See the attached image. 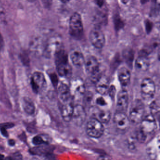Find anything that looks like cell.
I'll return each instance as SVG.
<instances>
[{
    "label": "cell",
    "instance_id": "cell-1",
    "mask_svg": "<svg viewBox=\"0 0 160 160\" xmlns=\"http://www.w3.org/2000/svg\"><path fill=\"white\" fill-rule=\"evenodd\" d=\"M137 133V138L140 143H145L151 135L155 132L157 128V122L152 115L145 116L141 122Z\"/></svg>",
    "mask_w": 160,
    "mask_h": 160
},
{
    "label": "cell",
    "instance_id": "cell-2",
    "mask_svg": "<svg viewBox=\"0 0 160 160\" xmlns=\"http://www.w3.org/2000/svg\"><path fill=\"white\" fill-rule=\"evenodd\" d=\"M55 63L58 73L61 77H68L72 75V69L68 62V57L64 50L60 49L55 55Z\"/></svg>",
    "mask_w": 160,
    "mask_h": 160
},
{
    "label": "cell",
    "instance_id": "cell-3",
    "mask_svg": "<svg viewBox=\"0 0 160 160\" xmlns=\"http://www.w3.org/2000/svg\"><path fill=\"white\" fill-rule=\"evenodd\" d=\"M145 106L142 101L137 99L133 101L130 110L129 119L135 124L140 123L145 117Z\"/></svg>",
    "mask_w": 160,
    "mask_h": 160
},
{
    "label": "cell",
    "instance_id": "cell-4",
    "mask_svg": "<svg viewBox=\"0 0 160 160\" xmlns=\"http://www.w3.org/2000/svg\"><path fill=\"white\" fill-rule=\"evenodd\" d=\"M70 33L75 38H79L83 33V25L81 16L78 13L75 12L70 18Z\"/></svg>",
    "mask_w": 160,
    "mask_h": 160
},
{
    "label": "cell",
    "instance_id": "cell-5",
    "mask_svg": "<svg viewBox=\"0 0 160 160\" xmlns=\"http://www.w3.org/2000/svg\"><path fill=\"white\" fill-rule=\"evenodd\" d=\"M86 131L89 136L93 138H99L104 131L103 123L94 118H91L87 123Z\"/></svg>",
    "mask_w": 160,
    "mask_h": 160
},
{
    "label": "cell",
    "instance_id": "cell-6",
    "mask_svg": "<svg viewBox=\"0 0 160 160\" xmlns=\"http://www.w3.org/2000/svg\"><path fill=\"white\" fill-rule=\"evenodd\" d=\"M141 93L142 98L146 101L151 100L155 93V85L153 80L146 78L141 84Z\"/></svg>",
    "mask_w": 160,
    "mask_h": 160
},
{
    "label": "cell",
    "instance_id": "cell-7",
    "mask_svg": "<svg viewBox=\"0 0 160 160\" xmlns=\"http://www.w3.org/2000/svg\"><path fill=\"white\" fill-rule=\"evenodd\" d=\"M31 84L32 90L35 93L42 92L47 86L46 80L43 74L40 72H34L32 76Z\"/></svg>",
    "mask_w": 160,
    "mask_h": 160
},
{
    "label": "cell",
    "instance_id": "cell-8",
    "mask_svg": "<svg viewBox=\"0 0 160 160\" xmlns=\"http://www.w3.org/2000/svg\"><path fill=\"white\" fill-rule=\"evenodd\" d=\"M89 40L92 44L98 49L102 48L105 43L104 34L98 28H95L91 31L89 34Z\"/></svg>",
    "mask_w": 160,
    "mask_h": 160
},
{
    "label": "cell",
    "instance_id": "cell-9",
    "mask_svg": "<svg viewBox=\"0 0 160 160\" xmlns=\"http://www.w3.org/2000/svg\"><path fill=\"white\" fill-rule=\"evenodd\" d=\"M116 128L120 131H126L130 126L129 117L123 112H117L113 119Z\"/></svg>",
    "mask_w": 160,
    "mask_h": 160
},
{
    "label": "cell",
    "instance_id": "cell-10",
    "mask_svg": "<svg viewBox=\"0 0 160 160\" xmlns=\"http://www.w3.org/2000/svg\"><path fill=\"white\" fill-rule=\"evenodd\" d=\"M90 112L92 118L96 119L102 123H108L111 118V113L109 110L101 109L98 107H92L90 108Z\"/></svg>",
    "mask_w": 160,
    "mask_h": 160
},
{
    "label": "cell",
    "instance_id": "cell-11",
    "mask_svg": "<svg viewBox=\"0 0 160 160\" xmlns=\"http://www.w3.org/2000/svg\"><path fill=\"white\" fill-rule=\"evenodd\" d=\"M70 89L72 96L77 98L82 97L86 92L85 84L82 79L78 78L72 80Z\"/></svg>",
    "mask_w": 160,
    "mask_h": 160
},
{
    "label": "cell",
    "instance_id": "cell-12",
    "mask_svg": "<svg viewBox=\"0 0 160 160\" xmlns=\"http://www.w3.org/2000/svg\"><path fill=\"white\" fill-rule=\"evenodd\" d=\"M87 114L85 108L80 105L74 106L72 121L77 126H81L86 120Z\"/></svg>",
    "mask_w": 160,
    "mask_h": 160
},
{
    "label": "cell",
    "instance_id": "cell-13",
    "mask_svg": "<svg viewBox=\"0 0 160 160\" xmlns=\"http://www.w3.org/2000/svg\"><path fill=\"white\" fill-rule=\"evenodd\" d=\"M84 65L87 73L90 76L101 72L100 64L94 56H90L85 59Z\"/></svg>",
    "mask_w": 160,
    "mask_h": 160
},
{
    "label": "cell",
    "instance_id": "cell-14",
    "mask_svg": "<svg viewBox=\"0 0 160 160\" xmlns=\"http://www.w3.org/2000/svg\"><path fill=\"white\" fill-rule=\"evenodd\" d=\"M129 102V96L128 92L125 90L119 92L117 97V112L125 113L127 110Z\"/></svg>",
    "mask_w": 160,
    "mask_h": 160
},
{
    "label": "cell",
    "instance_id": "cell-15",
    "mask_svg": "<svg viewBox=\"0 0 160 160\" xmlns=\"http://www.w3.org/2000/svg\"><path fill=\"white\" fill-rule=\"evenodd\" d=\"M61 41L58 37L52 38L48 42L45 50V54L47 57L50 58L52 55H55L61 48Z\"/></svg>",
    "mask_w": 160,
    "mask_h": 160
},
{
    "label": "cell",
    "instance_id": "cell-16",
    "mask_svg": "<svg viewBox=\"0 0 160 160\" xmlns=\"http://www.w3.org/2000/svg\"><path fill=\"white\" fill-rule=\"evenodd\" d=\"M149 60L147 54L141 53L136 60V68L140 72H146L149 67Z\"/></svg>",
    "mask_w": 160,
    "mask_h": 160
},
{
    "label": "cell",
    "instance_id": "cell-17",
    "mask_svg": "<svg viewBox=\"0 0 160 160\" xmlns=\"http://www.w3.org/2000/svg\"><path fill=\"white\" fill-rule=\"evenodd\" d=\"M58 91L59 97L61 101L64 103H68L72 97L70 88L66 84L61 83L59 86Z\"/></svg>",
    "mask_w": 160,
    "mask_h": 160
},
{
    "label": "cell",
    "instance_id": "cell-18",
    "mask_svg": "<svg viewBox=\"0 0 160 160\" xmlns=\"http://www.w3.org/2000/svg\"><path fill=\"white\" fill-rule=\"evenodd\" d=\"M131 73L127 68L122 67L119 69L118 77L122 86L127 87L129 85L131 81Z\"/></svg>",
    "mask_w": 160,
    "mask_h": 160
},
{
    "label": "cell",
    "instance_id": "cell-19",
    "mask_svg": "<svg viewBox=\"0 0 160 160\" xmlns=\"http://www.w3.org/2000/svg\"><path fill=\"white\" fill-rule=\"evenodd\" d=\"M96 90L102 95H105L108 92L109 89V82L106 77L102 76V77L95 83Z\"/></svg>",
    "mask_w": 160,
    "mask_h": 160
},
{
    "label": "cell",
    "instance_id": "cell-20",
    "mask_svg": "<svg viewBox=\"0 0 160 160\" xmlns=\"http://www.w3.org/2000/svg\"><path fill=\"white\" fill-rule=\"evenodd\" d=\"M74 106L71 103H64L62 108L61 115L64 121L70 122L72 120Z\"/></svg>",
    "mask_w": 160,
    "mask_h": 160
},
{
    "label": "cell",
    "instance_id": "cell-21",
    "mask_svg": "<svg viewBox=\"0 0 160 160\" xmlns=\"http://www.w3.org/2000/svg\"><path fill=\"white\" fill-rule=\"evenodd\" d=\"M71 61L74 65L80 67L84 64L85 59L82 52L78 50H73L70 54Z\"/></svg>",
    "mask_w": 160,
    "mask_h": 160
},
{
    "label": "cell",
    "instance_id": "cell-22",
    "mask_svg": "<svg viewBox=\"0 0 160 160\" xmlns=\"http://www.w3.org/2000/svg\"><path fill=\"white\" fill-rule=\"evenodd\" d=\"M23 109L29 115H32L35 112V105L31 99L28 97H24L22 102Z\"/></svg>",
    "mask_w": 160,
    "mask_h": 160
},
{
    "label": "cell",
    "instance_id": "cell-23",
    "mask_svg": "<svg viewBox=\"0 0 160 160\" xmlns=\"http://www.w3.org/2000/svg\"><path fill=\"white\" fill-rule=\"evenodd\" d=\"M30 152L33 154L46 156L48 153H51V148L48 146H40L31 149Z\"/></svg>",
    "mask_w": 160,
    "mask_h": 160
},
{
    "label": "cell",
    "instance_id": "cell-24",
    "mask_svg": "<svg viewBox=\"0 0 160 160\" xmlns=\"http://www.w3.org/2000/svg\"><path fill=\"white\" fill-rule=\"evenodd\" d=\"M150 109L151 115L153 117L156 115H159L160 113V106H159V102H157L156 100L153 101L151 103L150 105Z\"/></svg>",
    "mask_w": 160,
    "mask_h": 160
},
{
    "label": "cell",
    "instance_id": "cell-25",
    "mask_svg": "<svg viewBox=\"0 0 160 160\" xmlns=\"http://www.w3.org/2000/svg\"><path fill=\"white\" fill-rule=\"evenodd\" d=\"M114 24L116 29L119 30L123 27V22L120 18L118 17H115L114 18Z\"/></svg>",
    "mask_w": 160,
    "mask_h": 160
},
{
    "label": "cell",
    "instance_id": "cell-26",
    "mask_svg": "<svg viewBox=\"0 0 160 160\" xmlns=\"http://www.w3.org/2000/svg\"><path fill=\"white\" fill-rule=\"evenodd\" d=\"M32 143L35 145H40L45 143V142L42 137L39 136H36L32 139Z\"/></svg>",
    "mask_w": 160,
    "mask_h": 160
},
{
    "label": "cell",
    "instance_id": "cell-27",
    "mask_svg": "<svg viewBox=\"0 0 160 160\" xmlns=\"http://www.w3.org/2000/svg\"><path fill=\"white\" fill-rule=\"evenodd\" d=\"M85 97H84V101H85V103L86 104H90L92 100V93L91 92H85Z\"/></svg>",
    "mask_w": 160,
    "mask_h": 160
},
{
    "label": "cell",
    "instance_id": "cell-28",
    "mask_svg": "<svg viewBox=\"0 0 160 160\" xmlns=\"http://www.w3.org/2000/svg\"><path fill=\"white\" fill-rule=\"evenodd\" d=\"M125 57H125V59L128 62L132 63L133 59V53L132 52H131V50H130V51L125 53Z\"/></svg>",
    "mask_w": 160,
    "mask_h": 160
},
{
    "label": "cell",
    "instance_id": "cell-29",
    "mask_svg": "<svg viewBox=\"0 0 160 160\" xmlns=\"http://www.w3.org/2000/svg\"><path fill=\"white\" fill-rule=\"evenodd\" d=\"M50 77L53 85L56 87L58 84V77L56 75V74H51L50 75Z\"/></svg>",
    "mask_w": 160,
    "mask_h": 160
},
{
    "label": "cell",
    "instance_id": "cell-30",
    "mask_svg": "<svg viewBox=\"0 0 160 160\" xmlns=\"http://www.w3.org/2000/svg\"><path fill=\"white\" fill-rule=\"evenodd\" d=\"M14 126V124L12 122H5L0 124V128H4L5 129H10Z\"/></svg>",
    "mask_w": 160,
    "mask_h": 160
},
{
    "label": "cell",
    "instance_id": "cell-31",
    "mask_svg": "<svg viewBox=\"0 0 160 160\" xmlns=\"http://www.w3.org/2000/svg\"><path fill=\"white\" fill-rule=\"evenodd\" d=\"M116 88H115L114 86H112L109 87L108 93L109 94L110 97L114 98V96H115V93H116Z\"/></svg>",
    "mask_w": 160,
    "mask_h": 160
},
{
    "label": "cell",
    "instance_id": "cell-32",
    "mask_svg": "<svg viewBox=\"0 0 160 160\" xmlns=\"http://www.w3.org/2000/svg\"><path fill=\"white\" fill-rule=\"evenodd\" d=\"M96 103L101 106H104L107 105L105 100L102 97H99L97 98L96 100Z\"/></svg>",
    "mask_w": 160,
    "mask_h": 160
},
{
    "label": "cell",
    "instance_id": "cell-33",
    "mask_svg": "<svg viewBox=\"0 0 160 160\" xmlns=\"http://www.w3.org/2000/svg\"><path fill=\"white\" fill-rule=\"evenodd\" d=\"M112 158L107 154H102L100 155L97 158V160H111Z\"/></svg>",
    "mask_w": 160,
    "mask_h": 160
},
{
    "label": "cell",
    "instance_id": "cell-34",
    "mask_svg": "<svg viewBox=\"0 0 160 160\" xmlns=\"http://www.w3.org/2000/svg\"><path fill=\"white\" fill-rule=\"evenodd\" d=\"M146 30L148 32H149L152 29V23L150 21H148L146 23Z\"/></svg>",
    "mask_w": 160,
    "mask_h": 160
},
{
    "label": "cell",
    "instance_id": "cell-35",
    "mask_svg": "<svg viewBox=\"0 0 160 160\" xmlns=\"http://www.w3.org/2000/svg\"><path fill=\"white\" fill-rule=\"evenodd\" d=\"M0 130H1V132L3 136L6 138L8 137V136H9V134H8V132H7L6 129L4 128H0Z\"/></svg>",
    "mask_w": 160,
    "mask_h": 160
},
{
    "label": "cell",
    "instance_id": "cell-36",
    "mask_svg": "<svg viewBox=\"0 0 160 160\" xmlns=\"http://www.w3.org/2000/svg\"><path fill=\"white\" fill-rule=\"evenodd\" d=\"M4 43L3 37L0 32V49H2L4 47Z\"/></svg>",
    "mask_w": 160,
    "mask_h": 160
},
{
    "label": "cell",
    "instance_id": "cell-37",
    "mask_svg": "<svg viewBox=\"0 0 160 160\" xmlns=\"http://www.w3.org/2000/svg\"><path fill=\"white\" fill-rule=\"evenodd\" d=\"M8 143H9V145L11 146H14L15 145V141L13 139H10L8 141Z\"/></svg>",
    "mask_w": 160,
    "mask_h": 160
},
{
    "label": "cell",
    "instance_id": "cell-38",
    "mask_svg": "<svg viewBox=\"0 0 160 160\" xmlns=\"http://www.w3.org/2000/svg\"><path fill=\"white\" fill-rule=\"evenodd\" d=\"M5 160H14V159H13L12 157H7V158L5 159Z\"/></svg>",
    "mask_w": 160,
    "mask_h": 160
},
{
    "label": "cell",
    "instance_id": "cell-39",
    "mask_svg": "<svg viewBox=\"0 0 160 160\" xmlns=\"http://www.w3.org/2000/svg\"><path fill=\"white\" fill-rule=\"evenodd\" d=\"M4 157V155H2V154H0V160H3Z\"/></svg>",
    "mask_w": 160,
    "mask_h": 160
},
{
    "label": "cell",
    "instance_id": "cell-40",
    "mask_svg": "<svg viewBox=\"0 0 160 160\" xmlns=\"http://www.w3.org/2000/svg\"><path fill=\"white\" fill-rule=\"evenodd\" d=\"M31 160H40L38 158H36V157H33V158H32L31 159Z\"/></svg>",
    "mask_w": 160,
    "mask_h": 160
}]
</instances>
